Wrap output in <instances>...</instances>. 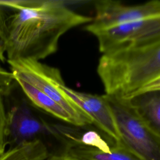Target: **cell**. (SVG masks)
I'll use <instances>...</instances> for the list:
<instances>
[{
	"instance_id": "cell-3",
	"label": "cell",
	"mask_w": 160,
	"mask_h": 160,
	"mask_svg": "<svg viewBox=\"0 0 160 160\" xmlns=\"http://www.w3.org/2000/svg\"><path fill=\"white\" fill-rule=\"evenodd\" d=\"M14 80L39 109L64 123L92 125L91 119L66 94V84L59 70L40 61L21 59L8 61Z\"/></svg>"
},
{
	"instance_id": "cell-9",
	"label": "cell",
	"mask_w": 160,
	"mask_h": 160,
	"mask_svg": "<svg viewBox=\"0 0 160 160\" xmlns=\"http://www.w3.org/2000/svg\"><path fill=\"white\" fill-rule=\"evenodd\" d=\"M124 99L142 121L160 137V90L139 92Z\"/></svg>"
},
{
	"instance_id": "cell-15",
	"label": "cell",
	"mask_w": 160,
	"mask_h": 160,
	"mask_svg": "<svg viewBox=\"0 0 160 160\" xmlns=\"http://www.w3.org/2000/svg\"><path fill=\"white\" fill-rule=\"evenodd\" d=\"M47 160H81L79 158L73 157L68 154L61 155H52L50 156Z\"/></svg>"
},
{
	"instance_id": "cell-5",
	"label": "cell",
	"mask_w": 160,
	"mask_h": 160,
	"mask_svg": "<svg viewBox=\"0 0 160 160\" xmlns=\"http://www.w3.org/2000/svg\"><path fill=\"white\" fill-rule=\"evenodd\" d=\"M104 96L112 112L119 142L144 160H160V137L142 121L126 99Z\"/></svg>"
},
{
	"instance_id": "cell-16",
	"label": "cell",
	"mask_w": 160,
	"mask_h": 160,
	"mask_svg": "<svg viewBox=\"0 0 160 160\" xmlns=\"http://www.w3.org/2000/svg\"><path fill=\"white\" fill-rule=\"evenodd\" d=\"M5 60V57H4V49L2 46V44L0 41V61L2 62H4Z\"/></svg>"
},
{
	"instance_id": "cell-11",
	"label": "cell",
	"mask_w": 160,
	"mask_h": 160,
	"mask_svg": "<svg viewBox=\"0 0 160 160\" xmlns=\"http://www.w3.org/2000/svg\"><path fill=\"white\" fill-rule=\"evenodd\" d=\"M49 152L39 141L9 148L0 155V160H47Z\"/></svg>"
},
{
	"instance_id": "cell-1",
	"label": "cell",
	"mask_w": 160,
	"mask_h": 160,
	"mask_svg": "<svg viewBox=\"0 0 160 160\" xmlns=\"http://www.w3.org/2000/svg\"><path fill=\"white\" fill-rule=\"evenodd\" d=\"M92 19L63 1H0V41L8 61H40L57 51L64 33Z\"/></svg>"
},
{
	"instance_id": "cell-2",
	"label": "cell",
	"mask_w": 160,
	"mask_h": 160,
	"mask_svg": "<svg viewBox=\"0 0 160 160\" xmlns=\"http://www.w3.org/2000/svg\"><path fill=\"white\" fill-rule=\"evenodd\" d=\"M2 89L6 146L12 148L39 141L50 156L68 152L70 146L58 128V122L52 120L54 117L34 104L15 80Z\"/></svg>"
},
{
	"instance_id": "cell-14",
	"label": "cell",
	"mask_w": 160,
	"mask_h": 160,
	"mask_svg": "<svg viewBox=\"0 0 160 160\" xmlns=\"http://www.w3.org/2000/svg\"><path fill=\"white\" fill-rule=\"evenodd\" d=\"M159 90H160V76L158 77L157 78L153 79L152 81H150L149 82H148V84L142 86L141 88H140L138 91H136L133 94H138L139 92H142L151 91H159Z\"/></svg>"
},
{
	"instance_id": "cell-4",
	"label": "cell",
	"mask_w": 160,
	"mask_h": 160,
	"mask_svg": "<svg viewBox=\"0 0 160 160\" xmlns=\"http://www.w3.org/2000/svg\"><path fill=\"white\" fill-rule=\"evenodd\" d=\"M97 72L106 94L127 98L160 76V41L102 54Z\"/></svg>"
},
{
	"instance_id": "cell-12",
	"label": "cell",
	"mask_w": 160,
	"mask_h": 160,
	"mask_svg": "<svg viewBox=\"0 0 160 160\" xmlns=\"http://www.w3.org/2000/svg\"><path fill=\"white\" fill-rule=\"evenodd\" d=\"M5 109L3 98V89L0 87V155L5 151Z\"/></svg>"
},
{
	"instance_id": "cell-7",
	"label": "cell",
	"mask_w": 160,
	"mask_h": 160,
	"mask_svg": "<svg viewBox=\"0 0 160 160\" xmlns=\"http://www.w3.org/2000/svg\"><path fill=\"white\" fill-rule=\"evenodd\" d=\"M95 16L85 29L94 32L130 23L160 13V0L136 5H126L118 1L100 0L94 4Z\"/></svg>"
},
{
	"instance_id": "cell-6",
	"label": "cell",
	"mask_w": 160,
	"mask_h": 160,
	"mask_svg": "<svg viewBox=\"0 0 160 160\" xmlns=\"http://www.w3.org/2000/svg\"><path fill=\"white\" fill-rule=\"evenodd\" d=\"M93 35L102 54L151 45L160 41V13L101 30Z\"/></svg>"
},
{
	"instance_id": "cell-8",
	"label": "cell",
	"mask_w": 160,
	"mask_h": 160,
	"mask_svg": "<svg viewBox=\"0 0 160 160\" xmlns=\"http://www.w3.org/2000/svg\"><path fill=\"white\" fill-rule=\"evenodd\" d=\"M68 98L92 120L93 125L117 141L119 134L111 109L104 95L80 92L64 86Z\"/></svg>"
},
{
	"instance_id": "cell-13",
	"label": "cell",
	"mask_w": 160,
	"mask_h": 160,
	"mask_svg": "<svg viewBox=\"0 0 160 160\" xmlns=\"http://www.w3.org/2000/svg\"><path fill=\"white\" fill-rule=\"evenodd\" d=\"M14 80L11 72L0 66V87L4 88L10 85Z\"/></svg>"
},
{
	"instance_id": "cell-10",
	"label": "cell",
	"mask_w": 160,
	"mask_h": 160,
	"mask_svg": "<svg viewBox=\"0 0 160 160\" xmlns=\"http://www.w3.org/2000/svg\"><path fill=\"white\" fill-rule=\"evenodd\" d=\"M66 154L81 160H144L119 141L108 152L89 146H74Z\"/></svg>"
}]
</instances>
